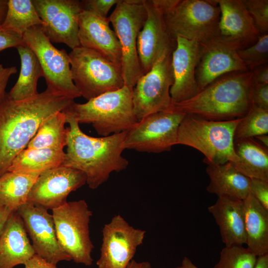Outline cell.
Segmentation results:
<instances>
[{"label": "cell", "instance_id": "obj_3", "mask_svg": "<svg viewBox=\"0 0 268 268\" xmlns=\"http://www.w3.org/2000/svg\"><path fill=\"white\" fill-rule=\"evenodd\" d=\"M252 89L251 71L229 72L191 98L172 104L171 109L214 121L241 119L253 105Z\"/></svg>", "mask_w": 268, "mask_h": 268}, {"label": "cell", "instance_id": "obj_25", "mask_svg": "<svg viewBox=\"0 0 268 268\" xmlns=\"http://www.w3.org/2000/svg\"><path fill=\"white\" fill-rule=\"evenodd\" d=\"M247 248L256 256L268 254V210L250 193L243 200Z\"/></svg>", "mask_w": 268, "mask_h": 268}, {"label": "cell", "instance_id": "obj_35", "mask_svg": "<svg viewBox=\"0 0 268 268\" xmlns=\"http://www.w3.org/2000/svg\"><path fill=\"white\" fill-rule=\"evenodd\" d=\"M260 35L268 34V0H244Z\"/></svg>", "mask_w": 268, "mask_h": 268}, {"label": "cell", "instance_id": "obj_39", "mask_svg": "<svg viewBox=\"0 0 268 268\" xmlns=\"http://www.w3.org/2000/svg\"><path fill=\"white\" fill-rule=\"evenodd\" d=\"M252 100L257 107L268 110V84L252 85Z\"/></svg>", "mask_w": 268, "mask_h": 268}, {"label": "cell", "instance_id": "obj_31", "mask_svg": "<svg viewBox=\"0 0 268 268\" xmlns=\"http://www.w3.org/2000/svg\"><path fill=\"white\" fill-rule=\"evenodd\" d=\"M44 25L32 0H7V10L0 28L23 35L31 27Z\"/></svg>", "mask_w": 268, "mask_h": 268}, {"label": "cell", "instance_id": "obj_26", "mask_svg": "<svg viewBox=\"0 0 268 268\" xmlns=\"http://www.w3.org/2000/svg\"><path fill=\"white\" fill-rule=\"evenodd\" d=\"M234 150L238 160L232 163L238 171L250 179L268 182V149L247 138L234 140Z\"/></svg>", "mask_w": 268, "mask_h": 268}, {"label": "cell", "instance_id": "obj_11", "mask_svg": "<svg viewBox=\"0 0 268 268\" xmlns=\"http://www.w3.org/2000/svg\"><path fill=\"white\" fill-rule=\"evenodd\" d=\"M186 114L172 109L150 114L127 131L124 149L158 153L177 144L180 125Z\"/></svg>", "mask_w": 268, "mask_h": 268}, {"label": "cell", "instance_id": "obj_8", "mask_svg": "<svg viewBox=\"0 0 268 268\" xmlns=\"http://www.w3.org/2000/svg\"><path fill=\"white\" fill-rule=\"evenodd\" d=\"M92 215L83 200L67 201L52 210L56 235L63 250L75 263L90 266L94 248L89 226Z\"/></svg>", "mask_w": 268, "mask_h": 268}, {"label": "cell", "instance_id": "obj_10", "mask_svg": "<svg viewBox=\"0 0 268 268\" xmlns=\"http://www.w3.org/2000/svg\"><path fill=\"white\" fill-rule=\"evenodd\" d=\"M25 44L36 55L43 77L52 94L74 100L81 96L72 79L68 54L52 44L42 26H34L23 35Z\"/></svg>", "mask_w": 268, "mask_h": 268}, {"label": "cell", "instance_id": "obj_38", "mask_svg": "<svg viewBox=\"0 0 268 268\" xmlns=\"http://www.w3.org/2000/svg\"><path fill=\"white\" fill-rule=\"evenodd\" d=\"M24 43L23 35L0 28V52L9 48H16Z\"/></svg>", "mask_w": 268, "mask_h": 268}, {"label": "cell", "instance_id": "obj_27", "mask_svg": "<svg viewBox=\"0 0 268 268\" xmlns=\"http://www.w3.org/2000/svg\"><path fill=\"white\" fill-rule=\"evenodd\" d=\"M16 49L21 62L19 75L15 84L6 94L7 99L13 101L25 100L37 95L38 81L43 76L38 58L30 48L25 43Z\"/></svg>", "mask_w": 268, "mask_h": 268}, {"label": "cell", "instance_id": "obj_47", "mask_svg": "<svg viewBox=\"0 0 268 268\" xmlns=\"http://www.w3.org/2000/svg\"><path fill=\"white\" fill-rule=\"evenodd\" d=\"M176 268H199L188 257H184L179 266Z\"/></svg>", "mask_w": 268, "mask_h": 268}, {"label": "cell", "instance_id": "obj_21", "mask_svg": "<svg viewBox=\"0 0 268 268\" xmlns=\"http://www.w3.org/2000/svg\"><path fill=\"white\" fill-rule=\"evenodd\" d=\"M110 22L109 17H102L83 10L79 17L80 45L96 51L122 67L121 46Z\"/></svg>", "mask_w": 268, "mask_h": 268}, {"label": "cell", "instance_id": "obj_24", "mask_svg": "<svg viewBox=\"0 0 268 268\" xmlns=\"http://www.w3.org/2000/svg\"><path fill=\"white\" fill-rule=\"evenodd\" d=\"M206 172L209 179L206 190L218 198L243 201L250 194V179L238 171L231 162L207 165Z\"/></svg>", "mask_w": 268, "mask_h": 268}, {"label": "cell", "instance_id": "obj_23", "mask_svg": "<svg viewBox=\"0 0 268 268\" xmlns=\"http://www.w3.org/2000/svg\"><path fill=\"white\" fill-rule=\"evenodd\" d=\"M218 225L225 246L246 243L243 201L227 197L218 198L208 207Z\"/></svg>", "mask_w": 268, "mask_h": 268}, {"label": "cell", "instance_id": "obj_29", "mask_svg": "<svg viewBox=\"0 0 268 268\" xmlns=\"http://www.w3.org/2000/svg\"><path fill=\"white\" fill-rule=\"evenodd\" d=\"M39 174L7 171L0 177V204L16 211L26 203Z\"/></svg>", "mask_w": 268, "mask_h": 268}, {"label": "cell", "instance_id": "obj_36", "mask_svg": "<svg viewBox=\"0 0 268 268\" xmlns=\"http://www.w3.org/2000/svg\"><path fill=\"white\" fill-rule=\"evenodd\" d=\"M120 0H81L82 9L92 12L102 17H107L111 8Z\"/></svg>", "mask_w": 268, "mask_h": 268}, {"label": "cell", "instance_id": "obj_6", "mask_svg": "<svg viewBox=\"0 0 268 268\" xmlns=\"http://www.w3.org/2000/svg\"><path fill=\"white\" fill-rule=\"evenodd\" d=\"M241 119L214 121L186 114L179 128L177 144L200 151L207 165L236 163L238 158L234 150V134Z\"/></svg>", "mask_w": 268, "mask_h": 268}, {"label": "cell", "instance_id": "obj_45", "mask_svg": "<svg viewBox=\"0 0 268 268\" xmlns=\"http://www.w3.org/2000/svg\"><path fill=\"white\" fill-rule=\"evenodd\" d=\"M7 0H0V28L5 18L7 10Z\"/></svg>", "mask_w": 268, "mask_h": 268}, {"label": "cell", "instance_id": "obj_14", "mask_svg": "<svg viewBox=\"0 0 268 268\" xmlns=\"http://www.w3.org/2000/svg\"><path fill=\"white\" fill-rule=\"evenodd\" d=\"M44 23V32L52 43H64L71 50L80 46L79 17L83 10L81 0H32Z\"/></svg>", "mask_w": 268, "mask_h": 268}, {"label": "cell", "instance_id": "obj_5", "mask_svg": "<svg viewBox=\"0 0 268 268\" xmlns=\"http://www.w3.org/2000/svg\"><path fill=\"white\" fill-rule=\"evenodd\" d=\"M171 37L206 44L219 38L220 9L212 0H156Z\"/></svg>", "mask_w": 268, "mask_h": 268}, {"label": "cell", "instance_id": "obj_28", "mask_svg": "<svg viewBox=\"0 0 268 268\" xmlns=\"http://www.w3.org/2000/svg\"><path fill=\"white\" fill-rule=\"evenodd\" d=\"M65 155L63 150L26 148L14 158L7 171L40 174L62 165Z\"/></svg>", "mask_w": 268, "mask_h": 268}, {"label": "cell", "instance_id": "obj_2", "mask_svg": "<svg viewBox=\"0 0 268 268\" xmlns=\"http://www.w3.org/2000/svg\"><path fill=\"white\" fill-rule=\"evenodd\" d=\"M65 113L69 126L66 128L67 149L63 166L83 172L86 184L93 190L106 182L113 172L127 168L129 161L122 155L127 131L101 137L90 136L81 130L72 116Z\"/></svg>", "mask_w": 268, "mask_h": 268}, {"label": "cell", "instance_id": "obj_44", "mask_svg": "<svg viewBox=\"0 0 268 268\" xmlns=\"http://www.w3.org/2000/svg\"><path fill=\"white\" fill-rule=\"evenodd\" d=\"M254 268H268V254L257 257Z\"/></svg>", "mask_w": 268, "mask_h": 268}, {"label": "cell", "instance_id": "obj_18", "mask_svg": "<svg viewBox=\"0 0 268 268\" xmlns=\"http://www.w3.org/2000/svg\"><path fill=\"white\" fill-rule=\"evenodd\" d=\"M176 47L172 53L174 81L170 93L172 104L188 100L199 92L196 70L202 49L201 43L178 37Z\"/></svg>", "mask_w": 268, "mask_h": 268}, {"label": "cell", "instance_id": "obj_48", "mask_svg": "<svg viewBox=\"0 0 268 268\" xmlns=\"http://www.w3.org/2000/svg\"><path fill=\"white\" fill-rule=\"evenodd\" d=\"M255 138L260 141L261 144L266 148L268 149V134H263L255 136Z\"/></svg>", "mask_w": 268, "mask_h": 268}, {"label": "cell", "instance_id": "obj_37", "mask_svg": "<svg viewBox=\"0 0 268 268\" xmlns=\"http://www.w3.org/2000/svg\"><path fill=\"white\" fill-rule=\"evenodd\" d=\"M250 193L268 210V182L250 179Z\"/></svg>", "mask_w": 268, "mask_h": 268}, {"label": "cell", "instance_id": "obj_22", "mask_svg": "<svg viewBox=\"0 0 268 268\" xmlns=\"http://www.w3.org/2000/svg\"><path fill=\"white\" fill-rule=\"evenodd\" d=\"M35 254L21 217L13 212L0 236V268L24 265Z\"/></svg>", "mask_w": 268, "mask_h": 268}, {"label": "cell", "instance_id": "obj_4", "mask_svg": "<svg viewBox=\"0 0 268 268\" xmlns=\"http://www.w3.org/2000/svg\"><path fill=\"white\" fill-rule=\"evenodd\" d=\"M78 124H91L103 136L128 131L138 121L133 108L132 90L126 85L83 104L74 100L65 110Z\"/></svg>", "mask_w": 268, "mask_h": 268}, {"label": "cell", "instance_id": "obj_33", "mask_svg": "<svg viewBox=\"0 0 268 268\" xmlns=\"http://www.w3.org/2000/svg\"><path fill=\"white\" fill-rule=\"evenodd\" d=\"M257 257L243 245L225 246L213 268H254Z\"/></svg>", "mask_w": 268, "mask_h": 268}, {"label": "cell", "instance_id": "obj_46", "mask_svg": "<svg viewBox=\"0 0 268 268\" xmlns=\"http://www.w3.org/2000/svg\"><path fill=\"white\" fill-rule=\"evenodd\" d=\"M127 268H151V266L147 261L138 262L134 260H133Z\"/></svg>", "mask_w": 268, "mask_h": 268}, {"label": "cell", "instance_id": "obj_13", "mask_svg": "<svg viewBox=\"0 0 268 268\" xmlns=\"http://www.w3.org/2000/svg\"><path fill=\"white\" fill-rule=\"evenodd\" d=\"M98 268H127L137 247L143 243L146 231L130 225L120 214L114 216L102 230Z\"/></svg>", "mask_w": 268, "mask_h": 268}, {"label": "cell", "instance_id": "obj_9", "mask_svg": "<svg viewBox=\"0 0 268 268\" xmlns=\"http://www.w3.org/2000/svg\"><path fill=\"white\" fill-rule=\"evenodd\" d=\"M146 15L143 0H120L109 17L121 46L125 85L132 90L143 75L137 52V39Z\"/></svg>", "mask_w": 268, "mask_h": 268}, {"label": "cell", "instance_id": "obj_1", "mask_svg": "<svg viewBox=\"0 0 268 268\" xmlns=\"http://www.w3.org/2000/svg\"><path fill=\"white\" fill-rule=\"evenodd\" d=\"M74 100L47 89L22 100L7 99L0 104V177L25 149L47 118L63 111Z\"/></svg>", "mask_w": 268, "mask_h": 268}, {"label": "cell", "instance_id": "obj_41", "mask_svg": "<svg viewBox=\"0 0 268 268\" xmlns=\"http://www.w3.org/2000/svg\"><path fill=\"white\" fill-rule=\"evenodd\" d=\"M251 71L252 85L268 84V63L258 66Z\"/></svg>", "mask_w": 268, "mask_h": 268}, {"label": "cell", "instance_id": "obj_16", "mask_svg": "<svg viewBox=\"0 0 268 268\" xmlns=\"http://www.w3.org/2000/svg\"><path fill=\"white\" fill-rule=\"evenodd\" d=\"M85 184L86 176L83 172L61 165L39 175L27 201L53 210L67 202L68 195Z\"/></svg>", "mask_w": 268, "mask_h": 268}, {"label": "cell", "instance_id": "obj_32", "mask_svg": "<svg viewBox=\"0 0 268 268\" xmlns=\"http://www.w3.org/2000/svg\"><path fill=\"white\" fill-rule=\"evenodd\" d=\"M268 110L253 104L246 115L241 118L234 134V140L268 134Z\"/></svg>", "mask_w": 268, "mask_h": 268}, {"label": "cell", "instance_id": "obj_20", "mask_svg": "<svg viewBox=\"0 0 268 268\" xmlns=\"http://www.w3.org/2000/svg\"><path fill=\"white\" fill-rule=\"evenodd\" d=\"M201 45V55L196 70L199 91L223 74L249 71L237 50L219 38Z\"/></svg>", "mask_w": 268, "mask_h": 268}, {"label": "cell", "instance_id": "obj_34", "mask_svg": "<svg viewBox=\"0 0 268 268\" xmlns=\"http://www.w3.org/2000/svg\"><path fill=\"white\" fill-rule=\"evenodd\" d=\"M237 52L249 71L268 63V34L260 35L254 45Z\"/></svg>", "mask_w": 268, "mask_h": 268}, {"label": "cell", "instance_id": "obj_19", "mask_svg": "<svg viewBox=\"0 0 268 268\" xmlns=\"http://www.w3.org/2000/svg\"><path fill=\"white\" fill-rule=\"evenodd\" d=\"M220 9L219 38L242 50L254 45L260 36L244 0H212Z\"/></svg>", "mask_w": 268, "mask_h": 268}, {"label": "cell", "instance_id": "obj_43", "mask_svg": "<svg viewBox=\"0 0 268 268\" xmlns=\"http://www.w3.org/2000/svg\"><path fill=\"white\" fill-rule=\"evenodd\" d=\"M13 212L9 208L0 204V236Z\"/></svg>", "mask_w": 268, "mask_h": 268}, {"label": "cell", "instance_id": "obj_12", "mask_svg": "<svg viewBox=\"0 0 268 268\" xmlns=\"http://www.w3.org/2000/svg\"><path fill=\"white\" fill-rule=\"evenodd\" d=\"M173 81L172 54H169L161 57L142 75L132 90L134 112L138 121L150 114L171 108L170 90Z\"/></svg>", "mask_w": 268, "mask_h": 268}, {"label": "cell", "instance_id": "obj_15", "mask_svg": "<svg viewBox=\"0 0 268 268\" xmlns=\"http://www.w3.org/2000/svg\"><path fill=\"white\" fill-rule=\"evenodd\" d=\"M146 19L137 39V52L142 74L148 72L163 56L172 54L177 42L169 35L163 11L156 0H143Z\"/></svg>", "mask_w": 268, "mask_h": 268}, {"label": "cell", "instance_id": "obj_42", "mask_svg": "<svg viewBox=\"0 0 268 268\" xmlns=\"http://www.w3.org/2000/svg\"><path fill=\"white\" fill-rule=\"evenodd\" d=\"M25 268H59L35 254L24 264Z\"/></svg>", "mask_w": 268, "mask_h": 268}, {"label": "cell", "instance_id": "obj_17", "mask_svg": "<svg viewBox=\"0 0 268 268\" xmlns=\"http://www.w3.org/2000/svg\"><path fill=\"white\" fill-rule=\"evenodd\" d=\"M16 211L23 221L37 255L56 265L62 261L72 260L58 242L53 215L47 209L27 201Z\"/></svg>", "mask_w": 268, "mask_h": 268}, {"label": "cell", "instance_id": "obj_30", "mask_svg": "<svg viewBox=\"0 0 268 268\" xmlns=\"http://www.w3.org/2000/svg\"><path fill=\"white\" fill-rule=\"evenodd\" d=\"M66 123V115L63 111L50 116L41 124L26 148L63 150L67 144Z\"/></svg>", "mask_w": 268, "mask_h": 268}, {"label": "cell", "instance_id": "obj_40", "mask_svg": "<svg viewBox=\"0 0 268 268\" xmlns=\"http://www.w3.org/2000/svg\"><path fill=\"white\" fill-rule=\"evenodd\" d=\"M16 72L17 68L14 66L4 67L0 64V104L5 99V88L9 78Z\"/></svg>", "mask_w": 268, "mask_h": 268}, {"label": "cell", "instance_id": "obj_7", "mask_svg": "<svg viewBox=\"0 0 268 268\" xmlns=\"http://www.w3.org/2000/svg\"><path fill=\"white\" fill-rule=\"evenodd\" d=\"M68 55L73 83L87 101L125 85L122 67L96 51L79 46Z\"/></svg>", "mask_w": 268, "mask_h": 268}]
</instances>
